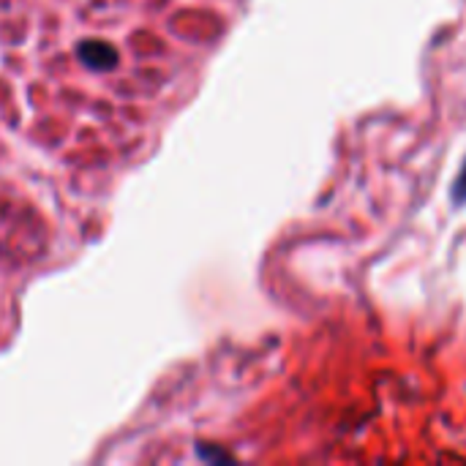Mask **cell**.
<instances>
[{"instance_id": "6da1fadb", "label": "cell", "mask_w": 466, "mask_h": 466, "mask_svg": "<svg viewBox=\"0 0 466 466\" xmlns=\"http://www.w3.org/2000/svg\"><path fill=\"white\" fill-rule=\"evenodd\" d=\"M76 57L82 66H87L90 71H112L120 63V52L101 38H87L76 44Z\"/></svg>"}, {"instance_id": "7a4b0ae2", "label": "cell", "mask_w": 466, "mask_h": 466, "mask_svg": "<svg viewBox=\"0 0 466 466\" xmlns=\"http://www.w3.org/2000/svg\"><path fill=\"white\" fill-rule=\"evenodd\" d=\"M199 456H202L205 461H218V459H229V456H227V453H224L221 448H213V451H210L208 445H199Z\"/></svg>"}, {"instance_id": "3957f363", "label": "cell", "mask_w": 466, "mask_h": 466, "mask_svg": "<svg viewBox=\"0 0 466 466\" xmlns=\"http://www.w3.org/2000/svg\"><path fill=\"white\" fill-rule=\"evenodd\" d=\"M453 197H456V202H464V199H466V164H464V169H461V175L456 177V188H453Z\"/></svg>"}]
</instances>
